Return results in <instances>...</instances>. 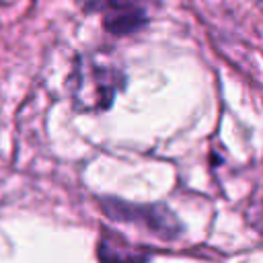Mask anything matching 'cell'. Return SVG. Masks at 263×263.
Masks as SVG:
<instances>
[{"label":"cell","mask_w":263,"mask_h":263,"mask_svg":"<svg viewBox=\"0 0 263 263\" xmlns=\"http://www.w3.org/2000/svg\"><path fill=\"white\" fill-rule=\"evenodd\" d=\"M158 8V0H84L86 12H97L107 33L129 37L144 31Z\"/></svg>","instance_id":"3957f363"},{"label":"cell","mask_w":263,"mask_h":263,"mask_svg":"<svg viewBox=\"0 0 263 263\" xmlns=\"http://www.w3.org/2000/svg\"><path fill=\"white\" fill-rule=\"evenodd\" d=\"M257 2H259V4H261V6H263V0H257Z\"/></svg>","instance_id":"5b68a950"},{"label":"cell","mask_w":263,"mask_h":263,"mask_svg":"<svg viewBox=\"0 0 263 263\" xmlns=\"http://www.w3.org/2000/svg\"><path fill=\"white\" fill-rule=\"evenodd\" d=\"M127 76L115 60L101 51L82 53L76 58L74 70L68 78L70 99L78 111H107L117 92L125 88Z\"/></svg>","instance_id":"6da1fadb"},{"label":"cell","mask_w":263,"mask_h":263,"mask_svg":"<svg viewBox=\"0 0 263 263\" xmlns=\"http://www.w3.org/2000/svg\"><path fill=\"white\" fill-rule=\"evenodd\" d=\"M99 203L111 220L138 224L162 240H177L185 228L175 212L164 203H129L119 197H101Z\"/></svg>","instance_id":"7a4b0ae2"},{"label":"cell","mask_w":263,"mask_h":263,"mask_svg":"<svg viewBox=\"0 0 263 263\" xmlns=\"http://www.w3.org/2000/svg\"><path fill=\"white\" fill-rule=\"evenodd\" d=\"M255 226L259 228V232H263V201H261V205H259V214H257V222H255Z\"/></svg>","instance_id":"277c9868"}]
</instances>
